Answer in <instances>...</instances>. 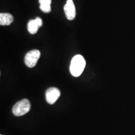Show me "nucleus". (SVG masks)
Segmentation results:
<instances>
[{"label": "nucleus", "mask_w": 135, "mask_h": 135, "mask_svg": "<svg viewBox=\"0 0 135 135\" xmlns=\"http://www.w3.org/2000/svg\"><path fill=\"white\" fill-rule=\"evenodd\" d=\"M86 61L83 56L80 55L75 56L71 61L70 70L71 74L75 77L80 76L83 72Z\"/></svg>", "instance_id": "obj_1"}, {"label": "nucleus", "mask_w": 135, "mask_h": 135, "mask_svg": "<svg viewBox=\"0 0 135 135\" xmlns=\"http://www.w3.org/2000/svg\"><path fill=\"white\" fill-rule=\"evenodd\" d=\"M31 108V104L27 99H23L17 102L13 106V113L16 116H21L29 112Z\"/></svg>", "instance_id": "obj_2"}, {"label": "nucleus", "mask_w": 135, "mask_h": 135, "mask_svg": "<svg viewBox=\"0 0 135 135\" xmlns=\"http://www.w3.org/2000/svg\"><path fill=\"white\" fill-rule=\"evenodd\" d=\"M40 51L38 50H33L26 53L25 57V63L29 68H33L36 66L37 62L40 58Z\"/></svg>", "instance_id": "obj_3"}, {"label": "nucleus", "mask_w": 135, "mask_h": 135, "mask_svg": "<svg viewBox=\"0 0 135 135\" xmlns=\"http://www.w3.org/2000/svg\"><path fill=\"white\" fill-rule=\"evenodd\" d=\"M66 16L69 20L75 19L76 16V9L73 0H67L66 3L64 6Z\"/></svg>", "instance_id": "obj_5"}, {"label": "nucleus", "mask_w": 135, "mask_h": 135, "mask_svg": "<svg viewBox=\"0 0 135 135\" xmlns=\"http://www.w3.org/2000/svg\"><path fill=\"white\" fill-rule=\"evenodd\" d=\"M43 25V21L39 17L35 18V20H31L28 23V30L30 33L35 34L38 31L40 27Z\"/></svg>", "instance_id": "obj_6"}, {"label": "nucleus", "mask_w": 135, "mask_h": 135, "mask_svg": "<svg viewBox=\"0 0 135 135\" xmlns=\"http://www.w3.org/2000/svg\"><path fill=\"white\" fill-rule=\"evenodd\" d=\"M39 3L40 4V9L43 12L48 13L51 11V0H39Z\"/></svg>", "instance_id": "obj_8"}, {"label": "nucleus", "mask_w": 135, "mask_h": 135, "mask_svg": "<svg viewBox=\"0 0 135 135\" xmlns=\"http://www.w3.org/2000/svg\"><path fill=\"white\" fill-rule=\"evenodd\" d=\"M60 96V90L56 88H50L46 92V101L49 104H53L58 100Z\"/></svg>", "instance_id": "obj_4"}, {"label": "nucleus", "mask_w": 135, "mask_h": 135, "mask_svg": "<svg viewBox=\"0 0 135 135\" xmlns=\"http://www.w3.org/2000/svg\"><path fill=\"white\" fill-rule=\"evenodd\" d=\"M13 20H14L13 16L9 13L0 14V25L1 26H8L13 23Z\"/></svg>", "instance_id": "obj_7"}]
</instances>
